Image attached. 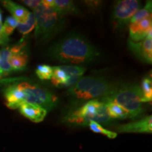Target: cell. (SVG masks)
<instances>
[{"instance_id":"ac0fdd59","label":"cell","mask_w":152,"mask_h":152,"mask_svg":"<svg viewBox=\"0 0 152 152\" xmlns=\"http://www.w3.org/2000/svg\"><path fill=\"white\" fill-rule=\"evenodd\" d=\"M142 96L144 103L151 102L152 100V82L151 77H147L142 80L141 86Z\"/></svg>"},{"instance_id":"ba28073f","label":"cell","mask_w":152,"mask_h":152,"mask_svg":"<svg viewBox=\"0 0 152 152\" xmlns=\"http://www.w3.org/2000/svg\"><path fill=\"white\" fill-rule=\"evenodd\" d=\"M26 42L22 39L14 46L10 47L11 54L8 62L14 71H23L27 66L28 56L26 52Z\"/></svg>"},{"instance_id":"6da1fadb","label":"cell","mask_w":152,"mask_h":152,"mask_svg":"<svg viewBox=\"0 0 152 152\" xmlns=\"http://www.w3.org/2000/svg\"><path fill=\"white\" fill-rule=\"evenodd\" d=\"M47 55L61 64L85 65L100 56L99 49L80 34L72 33L52 44Z\"/></svg>"},{"instance_id":"44dd1931","label":"cell","mask_w":152,"mask_h":152,"mask_svg":"<svg viewBox=\"0 0 152 152\" xmlns=\"http://www.w3.org/2000/svg\"><path fill=\"white\" fill-rule=\"evenodd\" d=\"M89 128H90V130L95 133H99V134H104L109 137L110 139H114L117 137V132H113V131H110L106 130V129L104 128L99 123L94 122L92 121L89 123L88 125Z\"/></svg>"},{"instance_id":"d4e9b609","label":"cell","mask_w":152,"mask_h":152,"mask_svg":"<svg viewBox=\"0 0 152 152\" xmlns=\"http://www.w3.org/2000/svg\"><path fill=\"white\" fill-rule=\"evenodd\" d=\"M22 2L31 8L33 11L42 5V1H39V0H24V1H22Z\"/></svg>"},{"instance_id":"5b68a950","label":"cell","mask_w":152,"mask_h":152,"mask_svg":"<svg viewBox=\"0 0 152 152\" xmlns=\"http://www.w3.org/2000/svg\"><path fill=\"white\" fill-rule=\"evenodd\" d=\"M105 104L99 99L90 100L83 105L71 110L64 118V122L69 124L86 126L92 121L106 123L111 121Z\"/></svg>"},{"instance_id":"9a60e30c","label":"cell","mask_w":152,"mask_h":152,"mask_svg":"<svg viewBox=\"0 0 152 152\" xmlns=\"http://www.w3.org/2000/svg\"><path fill=\"white\" fill-rule=\"evenodd\" d=\"M105 104L106 111L110 118L112 119H127L130 118V114L123 107L106 100H99Z\"/></svg>"},{"instance_id":"7a4b0ae2","label":"cell","mask_w":152,"mask_h":152,"mask_svg":"<svg viewBox=\"0 0 152 152\" xmlns=\"http://www.w3.org/2000/svg\"><path fill=\"white\" fill-rule=\"evenodd\" d=\"M118 83L113 82L100 76L89 75L82 77L73 87L68 89L67 94L74 104L100 99L109 96L120 86Z\"/></svg>"},{"instance_id":"cb8c5ba5","label":"cell","mask_w":152,"mask_h":152,"mask_svg":"<svg viewBox=\"0 0 152 152\" xmlns=\"http://www.w3.org/2000/svg\"><path fill=\"white\" fill-rule=\"evenodd\" d=\"M18 23L12 16L7 17L5 20L4 23L3 25V32L4 35L9 37L11 33L14 32L15 28H17Z\"/></svg>"},{"instance_id":"e0dca14e","label":"cell","mask_w":152,"mask_h":152,"mask_svg":"<svg viewBox=\"0 0 152 152\" xmlns=\"http://www.w3.org/2000/svg\"><path fill=\"white\" fill-rule=\"evenodd\" d=\"M53 69V75L52 79V83L55 87L61 88L69 78V76L62 69L61 66H54Z\"/></svg>"},{"instance_id":"52a82bcc","label":"cell","mask_w":152,"mask_h":152,"mask_svg":"<svg viewBox=\"0 0 152 152\" xmlns=\"http://www.w3.org/2000/svg\"><path fill=\"white\" fill-rule=\"evenodd\" d=\"M140 7L137 0H120L114 4L112 19L115 29H121L130 21Z\"/></svg>"},{"instance_id":"4fadbf2b","label":"cell","mask_w":152,"mask_h":152,"mask_svg":"<svg viewBox=\"0 0 152 152\" xmlns=\"http://www.w3.org/2000/svg\"><path fill=\"white\" fill-rule=\"evenodd\" d=\"M4 7L12 14V17L14 18L18 23V24H24L27 22L30 12L28 9L24 8L22 6L9 0L1 1Z\"/></svg>"},{"instance_id":"9c48e42d","label":"cell","mask_w":152,"mask_h":152,"mask_svg":"<svg viewBox=\"0 0 152 152\" xmlns=\"http://www.w3.org/2000/svg\"><path fill=\"white\" fill-rule=\"evenodd\" d=\"M152 32L145 39L139 42L128 39V47L132 54L143 63L151 64L152 62Z\"/></svg>"},{"instance_id":"277c9868","label":"cell","mask_w":152,"mask_h":152,"mask_svg":"<svg viewBox=\"0 0 152 152\" xmlns=\"http://www.w3.org/2000/svg\"><path fill=\"white\" fill-rule=\"evenodd\" d=\"M99 100L109 101L118 104L128 112L130 118L140 116L145 111L141 88L137 84L120 85L111 95Z\"/></svg>"},{"instance_id":"2e32d148","label":"cell","mask_w":152,"mask_h":152,"mask_svg":"<svg viewBox=\"0 0 152 152\" xmlns=\"http://www.w3.org/2000/svg\"><path fill=\"white\" fill-rule=\"evenodd\" d=\"M10 54L11 51L9 47H4L0 51V73L1 76L7 75L14 72L8 62Z\"/></svg>"},{"instance_id":"603a6c76","label":"cell","mask_w":152,"mask_h":152,"mask_svg":"<svg viewBox=\"0 0 152 152\" xmlns=\"http://www.w3.org/2000/svg\"><path fill=\"white\" fill-rule=\"evenodd\" d=\"M61 67L66 73L68 74L69 77L73 76H79L83 77V75L86 71V68L80 66H60Z\"/></svg>"},{"instance_id":"f1b7e54d","label":"cell","mask_w":152,"mask_h":152,"mask_svg":"<svg viewBox=\"0 0 152 152\" xmlns=\"http://www.w3.org/2000/svg\"><path fill=\"white\" fill-rule=\"evenodd\" d=\"M1 77V73H0V77Z\"/></svg>"},{"instance_id":"4316f807","label":"cell","mask_w":152,"mask_h":152,"mask_svg":"<svg viewBox=\"0 0 152 152\" xmlns=\"http://www.w3.org/2000/svg\"><path fill=\"white\" fill-rule=\"evenodd\" d=\"M85 4L91 9H97L99 8V6L102 4L100 1H85Z\"/></svg>"},{"instance_id":"d6986e66","label":"cell","mask_w":152,"mask_h":152,"mask_svg":"<svg viewBox=\"0 0 152 152\" xmlns=\"http://www.w3.org/2000/svg\"><path fill=\"white\" fill-rule=\"evenodd\" d=\"M151 11H152V4L151 1H147V3L143 8L139 9L137 12L134 14L132 18H131L130 23L137 21V20H141V19L145 18L147 17L151 16Z\"/></svg>"},{"instance_id":"8992f818","label":"cell","mask_w":152,"mask_h":152,"mask_svg":"<svg viewBox=\"0 0 152 152\" xmlns=\"http://www.w3.org/2000/svg\"><path fill=\"white\" fill-rule=\"evenodd\" d=\"M23 94V103L37 104L47 111H52L56 107L58 98L47 88L28 82L17 83Z\"/></svg>"},{"instance_id":"7c38bea8","label":"cell","mask_w":152,"mask_h":152,"mask_svg":"<svg viewBox=\"0 0 152 152\" xmlns=\"http://www.w3.org/2000/svg\"><path fill=\"white\" fill-rule=\"evenodd\" d=\"M20 113L34 123H40L46 117L47 111L44 108L37 104L23 103L18 108Z\"/></svg>"},{"instance_id":"484cf974","label":"cell","mask_w":152,"mask_h":152,"mask_svg":"<svg viewBox=\"0 0 152 152\" xmlns=\"http://www.w3.org/2000/svg\"><path fill=\"white\" fill-rule=\"evenodd\" d=\"M9 41V37L4 35L3 32L2 21L0 20V45H6Z\"/></svg>"},{"instance_id":"8fae6325","label":"cell","mask_w":152,"mask_h":152,"mask_svg":"<svg viewBox=\"0 0 152 152\" xmlns=\"http://www.w3.org/2000/svg\"><path fill=\"white\" fill-rule=\"evenodd\" d=\"M115 129L120 133H151L152 117L147 115L135 122L118 125Z\"/></svg>"},{"instance_id":"83f0119b","label":"cell","mask_w":152,"mask_h":152,"mask_svg":"<svg viewBox=\"0 0 152 152\" xmlns=\"http://www.w3.org/2000/svg\"><path fill=\"white\" fill-rule=\"evenodd\" d=\"M0 20H1V21H2V16H1V11H0Z\"/></svg>"},{"instance_id":"ffe728a7","label":"cell","mask_w":152,"mask_h":152,"mask_svg":"<svg viewBox=\"0 0 152 152\" xmlns=\"http://www.w3.org/2000/svg\"><path fill=\"white\" fill-rule=\"evenodd\" d=\"M36 75L40 80H51L53 75V69L52 66L47 64L39 65L36 68Z\"/></svg>"},{"instance_id":"7402d4cb","label":"cell","mask_w":152,"mask_h":152,"mask_svg":"<svg viewBox=\"0 0 152 152\" xmlns=\"http://www.w3.org/2000/svg\"><path fill=\"white\" fill-rule=\"evenodd\" d=\"M35 28V19L33 13H30L27 22L24 24H18L17 26L18 31L23 35H28Z\"/></svg>"},{"instance_id":"3957f363","label":"cell","mask_w":152,"mask_h":152,"mask_svg":"<svg viewBox=\"0 0 152 152\" xmlns=\"http://www.w3.org/2000/svg\"><path fill=\"white\" fill-rule=\"evenodd\" d=\"M33 14L35 19V38L39 42H47L65 28L64 16L42 4L33 10Z\"/></svg>"},{"instance_id":"5bb4252c","label":"cell","mask_w":152,"mask_h":152,"mask_svg":"<svg viewBox=\"0 0 152 152\" xmlns=\"http://www.w3.org/2000/svg\"><path fill=\"white\" fill-rule=\"evenodd\" d=\"M50 8L63 16L64 15L81 16L80 11L76 7L75 3L71 0H52Z\"/></svg>"},{"instance_id":"30bf717a","label":"cell","mask_w":152,"mask_h":152,"mask_svg":"<svg viewBox=\"0 0 152 152\" xmlns=\"http://www.w3.org/2000/svg\"><path fill=\"white\" fill-rule=\"evenodd\" d=\"M152 32V15L129 25V39L139 42L147 37Z\"/></svg>"}]
</instances>
